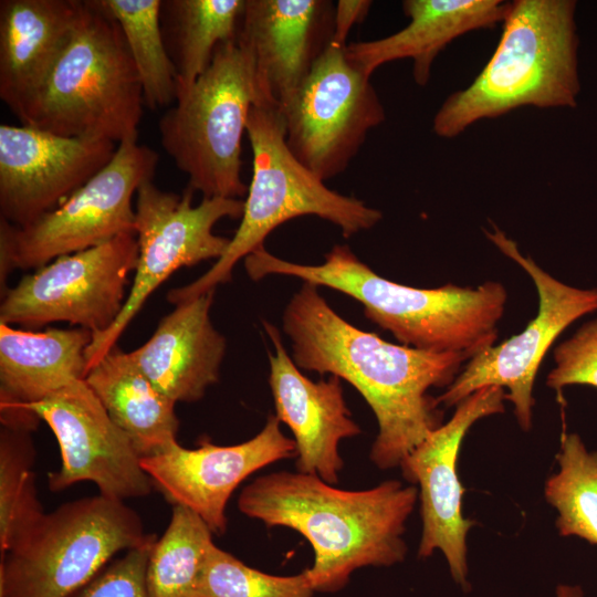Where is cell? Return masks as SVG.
Instances as JSON below:
<instances>
[{
  "mask_svg": "<svg viewBox=\"0 0 597 597\" xmlns=\"http://www.w3.org/2000/svg\"><path fill=\"white\" fill-rule=\"evenodd\" d=\"M574 4L564 0L510 2L492 56L464 90L434 114L433 133L454 138L479 121L522 106H567L577 92Z\"/></svg>",
  "mask_w": 597,
  "mask_h": 597,
  "instance_id": "4",
  "label": "cell"
},
{
  "mask_svg": "<svg viewBox=\"0 0 597 597\" xmlns=\"http://www.w3.org/2000/svg\"><path fill=\"white\" fill-rule=\"evenodd\" d=\"M85 8L77 0L0 1V97L15 116L43 86Z\"/></svg>",
  "mask_w": 597,
  "mask_h": 597,
  "instance_id": "22",
  "label": "cell"
},
{
  "mask_svg": "<svg viewBox=\"0 0 597 597\" xmlns=\"http://www.w3.org/2000/svg\"><path fill=\"white\" fill-rule=\"evenodd\" d=\"M138 259L136 234L61 255L1 295L0 323L31 331L67 322L98 334L118 317Z\"/></svg>",
  "mask_w": 597,
  "mask_h": 597,
  "instance_id": "13",
  "label": "cell"
},
{
  "mask_svg": "<svg viewBox=\"0 0 597 597\" xmlns=\"http://www.w3.org/2000/svg\"><path fill=\"white\" fill-rule=\"evenodd\" d=\"M510 2L502 0H406L408 24L381 39L347 43L348 59L371 74L385 63L410 59L415 82L425 86L438 54L453 40L504 21Z\"/></svg>",
  "mask_w": 597,
  "mask_h": 597,
  "instance_id": "23",
  "label": "cell"
},
{
  "mask_svg": "<svg viewBox=\"0 0 597 597\" xmlns=\"http://www.w3.org/2000/svg\"><path fill=\"white\" fill-rule=\"evenodd\" d=\"M346 45L331 40L281 111L289 149L324 181L343 174L386 119L370 76L348 59Z\"/></svg>",
  "mask_w": 597,
  "mask_h": 597,
  "instance_id": "12",
  "label": "cell"
},
{
  "mask_svg": "<svg viewBox=\"0 0 597 597\" xmlns=\"http://www.w3.org/2000/svg\"><path fill=\"white\" fill-rule=\"evenodd\" d=\"M263 326L274 347V354H269V384L275 417L294 436L297 472L336 483L344 467L339 441L362 432L350 418L341 379L307 378L287 354L276 327L268 322Z\"/></svg>",
  "mask_w": 597,
  "mask_h": 597,
  "instance_id": "19",
  "label": "cell"
},
{
  "mask_svg": "<svg viewBox=\"0 0 597 597\" xmlns=\"http://www.w3.org/2000/svg\"><path fill=\"white\" fill-rule=\"evenodd\" d=\"M85 4L46 81L18 118L65 137L135 140L145 105L139 75L117 22L92 0Z\"/></svg>",
  "mask_w": 597,
  "mask_h": 597,
  "instance_id": "6",
  "label": "cell"
},
{
  "mask_svg": "<svg viewBox=\"0 0 597 597\" xmlns=\"http://www.w3.org/2000/svg\"><path fill=\"white\" fill-rule=\"evenodd\" d=\"M313 593L306 569L292 576L270 575L216 545L201 585V597H312Z\"/></svg>",
  "mask_w": 597,
  "mask_h": 597,
  "instance_id": "30",
  "label": "cell"
},
{
  "mask_svg": "<svg viewBox=\"0 0 597 597\" xmlns=\"http://www.w3.org/2000/svg\"><path fill=\"white\" fill-rule=\"evenodd\" d=\"M135 234L138 259L126 302L115 322L104 332L93 334L85 358L86 370L96 365L116 345L124 329L150 294L175 271L207 260H219L231 238L213 233L224 218L241 219L244 200L202 198L192 205L193 191L182 195L159 189L153 179L137 190Z\"/></svg>",
  "mask_w": 597,
  "mask_h": 597,
  "instance_id": "10",
  "label": "cell"
},
{
  "mask_svg": "<svg viewBox=\"0 0 597 597\" xmlns=\"http://www.w3.org/2000/svg\"><path fill=\"white\" fill-rule=\"evenodd\" d=\"M259 103L253 69L237 40L220 44L208 69L160 118L163 148L202 198L247 196L241 178L242 137Z\"/></svg>",
  "mask_w": 597,
  "mask_h": 597,
  "instance_id": "8",
  "label": "cell"
},
{
  "mask_svg": "<svg viewBox=\"0 0 597 597\" xmlns=\"http://www.w3.org/2000/svg\"><path fill=\"white\" fill-rule=\"evenodd\" d=\"M214 291L175 305L150 338L129 352L149 380L175 402H193L218 383L227 341L212 325Z\"/></svg>",
  "mask_w": 597,
  "mask_h": 597,
  "instance_id": "21",
  "label": "cell"
},
{
  "mask_svg": "<svg viewBox=\"0 0 597 597\" xmlns=\"http://www.w3.org/2000/svg\"><path fill=\"white\" fill-rule=\"evenodd\" d=\"M371 4L368 0H338L334 11L332 41L346 45L350 29L365 20Z\"/></svg>",
  "mask_w": 597,
  "mask_h": 597,
  "instance_id": "33",
  "label": "cell"
},
{
  "mask_svg": "<svg viewBox=\"0 0 597 597\" xmlns=\"http://www.w3.org/2000/svg\"><path fill=\"white\" fill-rule=\"evenodd\" d=\"M59 443L61 467L48 474L51 491L93 482L100 494L125 501L147 496L153 483L132 439L109 418L85 379L28 407Z\"/></svg>",
  "mask_w": 597,
  "mask_h": 597,
  "instance_id": "14",
  "label": "cell"
},
{
  "mask_svg": "<svg viewBox=\"0 0 597 597\" xmlns=\"http://www.w3.org/2000/svg\"><path fill=\"white\" fill-rule=\"evenodd\" d=\"M252 149V178L244 199L241 222L223 255L193 282L172 289L174 305L191 300L232 279L234 265L258 248L282 223L304 216L327 220L345 238L369 230L383 218L363 200L342 195L305 167L289 149L282 112L253 105L247 124Z\"/></svg>",
  "mask_w": 597,
  "mask_h": 597,
  "instance_id": "5",
  "label": "cell"
},
{
  "mask_svg": "<svg viewBox=\"0 0 597 597\" xmlns=\"http://www.w3.org/2000/svg\"><path fill=\"white\" fill-rule=\"evenodd\" d=\"M212 532L193 511L172 505L161 537L151 546L146 567L149 597H201Z\"/></svg>",
  "mask_w": 597,
  "mask_h": 597,
  "instance_id": "26",
  "label": "cell"
},
{
  "mask_svg": "<svg viewBox=\"0 0 597 597\" xmlns=\"http://www.w3.org/2000/svg\"><path fill=\"white\" fill-rule=\"evenodd\" d=\"M415 485L385 481L363 491L341 490L314 474L274 472L248 484L242 514L268 527L284 526L311 544L306 568L314 591L334 593L365 566H391L407 555L406 523L418 499Z\"/></svg>",
  "mask_w": 597,
  "mask_h": 597,
  "instance_id": "2",
  "label": "cell"
},
{
  "mask_svg": "<svg viewBox=\"0 0 597 597\" xmlns=\"http://www.w3.org/2000/svg\"><path fill=\"white\" fill-rule=\"evenodd\" d=\"M296 457L295 442L269 416L253 438L233 446H217L208 439L196 449L179 443L140 459L153 486L171 505H182L198 514L213 534L227 531L226 509L234 490L258 470Z\"/></svg>",
  "mask_w": 597,
  "mask_h": 597,
  "instance_id": "17",
  "label": "cell"
},
{
  "mask_svg": "<svg viewBox=\"0 0 597 597\" xmlns=\"http://www.w3.org/2000/svg\"><path fill=\"white\" fill-rule=\"evenodd\" d=\"M154 543L126 551L69 597H149L146 567Z\"/></svg>",
  "mask_w": 597,
  "mask_h": 597,
  "instance_id": "32",
  "label": "cell"
},
{
  "mask_svg": "<svg viewBox=\"0 0 597 597\" xmlns=\"http://www.w3.org/2000/svg\"><path fill=\"white\" fill-rule=\"evenodd\" d=\"M555 597H585V594L579 585L559 584Z\"/></svg>",
  "mask_w": 597,
  "mask_h": 597,
  "instance_id": "34",
  "label": "cell"
},
{
  "mask_svg": "<svg viewBox=\"0 0 597 597\" xmlns=\"http://www.w3.org/2000/svg\"><path fill=\"white\" fill-rule=\"evenodd\" d=\"M253 281L287 275L348 295L365 316L401 344L432 353H462L472 358L499 336L507 292L501 282L475 287L446 284L408 286L385 279L360 261L349 247L334 245L322 264H298L270 253L264 245L244 258Z\"/></svg>",
  "mask_w": 597,
  "mask_h": 597,
  "instance_id": "3",
  "label": "cell"
},
{
  "mask_svg": "<svg viewBox=\"0 0 597 597\" xmlns=\"http://www.w3.org/2000/svg\"><path fill=\"white\" fill-rule=\"evenodd\" d=\"M158 155L135 140L117 145L109 163L59 207L24 226L0 218L1 289L15 269H39L54 259L135 234L132 199L154 178Z\"/></svg>",
  "mask_w": 597,
  "mask_h": 597,
  "instance_id": "9",
  "label": "cell"
},
{
  "mask_svg": "<svg viewBox=\"0 0 597 597\" xmlns=\"http://www.w3.org/2000/svg\"><path fill=\"white\" fill-rule=\"evenodd\" d=\"M31 431L2 427L0 432V555L44 513L36 495L35 449Z\"/></svg>",
  "mask_w": 597,
  "mask_h": 597,
  "instance_id": "29",
  "label": "cell"
},
{
  "mask_svg": "<svg viewBox=\"0 0 597 597\" xmlns=\"http://www.w3.org/2000/svg\"><path fill=\"white\" fill-rule=\"evenodd\" d=\"M486 238L532 279L538 297L535 317L525 328L470 358L455 379L436 397L437 404L455 407L485 387L506 388L505 400L524 431L532 428L534 380L541 364L558 336L586 314L597 312V287L568 285L543 270L530 255H523L514 240L493 226Z\"/></svg>",
  "mask_w": 597,
  "mask_h": 597,
  "instance_id": "11",
  "label": "cell"
},
{
  "mask_svg": "<svg viewBox=\"0 0 597 597\" xmlns=\"http://www.w3.org/2000/svg\"><path fill=\"white\" fill-rule=\"evenodd\" d=\"M85 381L142 458L159 454L178 443L176 402L117 344L88 370Z\"/></svg>",
  "mask_w": 597,
  "mask_h": 597,
  "instance_id": "24",
  "label": "cell"
},
{
  "mask_svg": "<svg viewBox=\"0 0 597 597\" xmlns=\"http://www.w3.org/2000/svg\"><path fill=\"white\" fill-rule=\"evenodd\" d=\"M334 11L327 0H245L238 41L251 59L258 104L282 111L290 103L332 40Z\"/></svg>",
  "mask_w": 597,
  "mask_h": 597,
  "instance_id": "18",
  "label": "cell"
},
{
  "mask_svg": "<svg viewBox=\"0 0 597 597\" xmlns=\"http://www.w3.org/2000/svg\"><path fill=\"white\" fill-rule=\"evenodd\" d=\"M93 333L82 327L33 332L0 323V420L33 432L41 421L28 407L85 379Z\"/></svg>",
  "mask_w": 597,
  "mask_h": 597,
  "instance_id": "20",
  "label": "cell"
},
{
  "mask_svg": "<svg viewBox=\"0 0 597 597\" xmlns=\"http://www.w3.org/2000/svg\"><path fill=\"white\" fill-rule=\"evenodd\" d=\"M556 459L559 470L546 480L544 495L557 512L558 534L597 545V450L578 433H564Z\"/></svg>",
  "mask_w": 597,
  "mask_h": 597,
  "instance_id": "28",
  "label": "cell"
},
{
  "mask_svg": "<svg viewBox=\"0 0 597 597\" xmlns=\"http://www.w3.org/2000/svg\"><path fill=\"white\" fill-rule=\"evenodd\" d=\"M506 392L500 387L476 390L455 406L442 423L400 463L402 475L419 484L422 533L418 556L443 553L452 578L469 590L467 536L476 522L462 514L463 488L457 463L462 441L480 419L505 410Z\"/></svg>",
  "mask_w": 597,
  "mask_h": 597,
  "instance_id": "15",
  "label": "cell"
},
{
  "mask_svg": "<svg viewBox=\"0 0 597 597\" xmlns=\"http://www.w3.org/2000/svg\"><path fill=\"white\" fill-rule=\"evenodd\" d=\"M164 8L169 13L178 94L208 69L220 44L238 39L245 0H172Z\"/></svg>",
  "mask_w": 597,
  "mask_h": 597,
  "instance_id": "25",
  "label": "cell"
},
{
  "mask_svg": "<svg viewBox=\"0 0 597 597\" xmlns=\"http://www.w3.org/2000/svg\"><path fill=\"white\" fill-rule=\"evenodd\" d=\"M116 145L0 125V218L24 227L52 211L109 163Z\"/></svg>",
  "mask_w": 597,
  "mask_h": 597,
  "instance_id": "16",
  "label": "cell"
},
{
  "mask_svg": "<svg viewBox=\"0 0 597 597\" xmlns=\"http://www.w3.org/2000/svg\"><path fill=\"white\" fill-rule=\"evenodd\" d=\"M125 501L102 494L44 512L0 557V597H69L115 555L155 542Z\"/></svg>",
  "mask_w": 597,
  "mask_h": 597,
  "instance_id": "7",
  "label": "cell"
},
{
  "mask_svg": "<svg viewBox=\"0 0 597 597\" xmlns=\"http://www.w3.org/2000/svg\"><path fill=\"white\" fill-rule=\"evenodd\" d=\"M298 368L332 374L349 383L373 410L378 432L370 460L381 469L402 460L443 423L431 388L448 387L470 357L389 343L338 315L304 282L282 317Z\"/></svg>",
  "mask_w": 597,
  "mask_h": 597,
  "instance_id": "1",
  "label": "cell"
},
{
  "mask_svg": "<svg viewBox=\"0 0 597 597\" xmlns=\"http://www.w3.org/2000/svg\"><path fill=\"white\" fill-rule=\"evenodd\" d=\"M119 25L143 87L144 104L157 109L176 102L177 73L160 28V0H92Z\"/></svg>",
  "mask_w": 597,
  "mask_h": 597,
  "instance_id": "27",
  "label": "cell"
},
{
  "mask_svg": "<svg viewBox=\"0 0 597 597\" xmlns=\"http://www.w3.org/2000/svg\"><path fill=\"white\" fill-rule=\"evenodd\" d=\"M547 387L561 391L572 385L597 388V317L583 324L553 352Z\"/></svg>",
  "mask_w": 597,
  "mask_h": 597,
  "instance_id": "31",
  "label": "cell"
}]
</instances>
